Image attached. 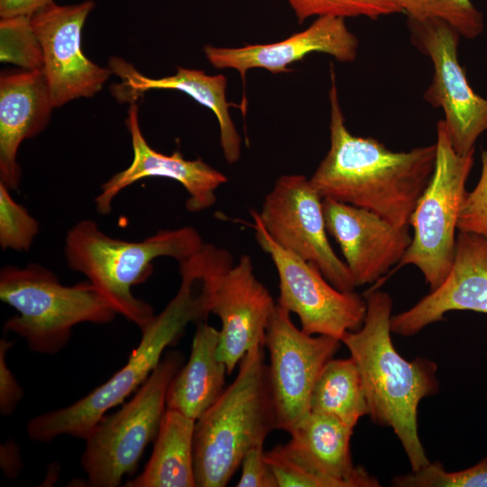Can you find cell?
<instances>
[{"label":"cell","mask_w":487,"mask_h":487,"mask_svg":"<svg viewBox=\"0 0 487 487\" xmlns=\"http://www.w3.org/2000/svg\"><path fill=\"white\" fill-rule=\"evenodd\" d=\"M310 411L334 416L351 427L368 415L360 371L354 359H330L312 390Z\"/></svg>","instance_id":"cell-24"},{"label":"cell","mask_w":487,"mask_h":487,"mask_svg":"<svg viewBox=\"0 0 487 487\" xmlns=\"http://www.w3.org/2000/svg\"><path fill=\"white\" fill-rule=\"evenodd\" d=\"M109 69L121 78L117 92L122 98L133 100L150 89H174L188 94L209 108L219 124L220 145L226 162L234 164L238 161L241 156V137L229 113L227 79L224 75H207L203 70L179 67L172 76L151 78L119 58L111 59Z\"/></svg>","instance_id":"cell-21"},{"label":"cell","mask_w":487,"mask_h":487,"mask_svg":"<svg viewBox=\"0 0 487 487\" xmlns=\"http://www.w3.org/2000/svg\"><path fill=\"white\" fill-rule=\"evenodd\" d=\"M354 432L337 418L310 411L280 445L284 453L326 487H377L378 480L354 466L350 452Z\"/></svg>","instance_id":"cell-19"},{"label":"cell","mask_w":487,"mask_h":487,"mask_svg":"<svg viewBox=\"0 0 487 487\" xmlns=\"http://www.w3.org/2000/svg\"><path fill=\"white\" fill-rule=\"evenodd\" d=\"M9 190L0 182V245L3 250L28 251L39 233V223Z\"/></svg>","instance_id":"cell-29"},{"label":"cell","mask_w":487,"mask_h":487,"mask_svg":"<svg viewBox=\"0 0 487 487\" xmlns=\"http://www.w3.org/2000/svg\"><path fill=\"white\" fill-rule=\"evenodd\" d=\"M193 283L181 281L176 296L142 330L127 363L90 393L59 409L32 418L26 430L32 440L49 442L68 435L86 439L105 413L142 385L161 362L166 347L175 344L190 322L207 319Z\"/></svg>","instance_id":"cell-5"},{"label":"cell","mask_w":487,"mask_h":487,"mask_svg":"<svg viewBox=\"0 0 487 487\" xmlns=\"http://www.w3.org/2000/svg\"><path fill=\"white\" fill-rule=\"evenodd\" d=\"M258 216L279 246L317 266L335 288L350 292L357 287L328 241L323 198L309 179L299 174L278 178Z\"/></svg>","instance_id":"cell-11"},{"label":"cell","mask_w":487,"mask_h":487,"mask_svg":"<svg viewBox=\"0 0 487 487\" xmlns=\"http://www.w3.org/2000/svg\"><path fill=\"white\" fill-rule=\"evenodd\" d=\"M366 313L362 326L341 338L358 366L368 415L373 423L392 428L408 456L411 472L428 460L418 436L420 400L438 392L437 365L427 358L404 359L395 349L391 334V297L381 290L365 295Z\"/></svg>","instance_id":"cell-2"},{"label":"cell","mask_w":487,"mask_h":487,"mask_svg":"<svg viewBox=\"0 0 487 487\" xmlns=\"http://www.w3.org/2000/svg\"><path fill=\"white\" fill-rule=\"evenodd\" d=\"M327 233L339 244L356 286L372 283L400 263L412 236L380 216L349 204L323 199Z\"/></svg>","instance_id":"cell-15"},{"label":"cell","mask_w":487,"mask_h":487,"mask_svg":"<svg viewBox=\"0 0 487 487\" xmlns=\"http://www.w3.org/2000/svg\"><path fill=\"white\" fill-rule=\"evenodd\" d=\"M407 25L412 44L431 60L434 68L424 99L443 110L455 152L467 154L474 151L478 138L487 133V98L472 88L459 63L460 33L439 18H408Z\"/></svg>","instance_id":"cell-10"},{"label":"cell","mask_w":487,"mask_h":487,"mask_svg":"<svg viewBox=\"0 0 487 487\" xmlns=\"http://www.w3.org/2000/svg\"><path fill=\"white\" fill-rule=\"evenodd\" d=\"M0 299L18 312L5 322L4 331L18 335L32 351L42 354L59 353L75 326L108 324L117 314L88 280L65 286L35 263L1 270Z\"/></svg>","instance_id":"cell-6"},{"label":"cell","mask_w":487,"mask_h":487,"mask_svg":"<svg viewBox=\"0 0 487 487\" xmlns=\"http://www.w3.org/2000/svg\"><path fill=\"white\" fill-rule=\"evenodd\" d=\"M219 338V330L198 322L189 358L170 383L166 409L197 421L221 396L227 369L218 357Z\"/></svg>","instance_id":"cell-22"},{"label":"cell","mask_w":487,"mask_h":487,"mask_svg":"<svg viewBox=\"0 0 487 487\" xmlns=\"http://www.w3.org/2000/svg\"><path fill=\"white\" fill-rule=\"evenodd\" d=\"M1 468L5 474L15 478L22 467L19 447L14 441H8L1 446Z\"/></svg>","instance_id":"cell-34"},{"label":"cell","mask_w":487,"mask_h":487,"mask_svg":"<svg viewBox=\"0 0 487 487\" xmlns=\"http://www.w3.org/2000/svg\"><path fill=\"white\" fill-rule=\"evenodd\" d=\"M299 23L310 17L342 18L363 16L372 20L402 13L391 0H285Z\"/></svg>","instance_id":"cell-27"},{"label":"cell","mask_w":487,"mask_h":487,"mask_svg":"<svg viewBox=\"0 0 487 487\" xmlns=\"http://www.w3.org/2000/svg\"><path fill=\"white\" fill-rule=\"evenodd\" d=\"M254 235L268 253L279 276L277 305L298 316L301 329L341 341L348 331L359 329L366 313L365 299L354 291L335 288L314 264L279 246L265 230L258 212L251 210Z\"/></svg>","instance_id":"cell-9"},{"label":"cell","mask_w":487,"mask_h":487,"mask_svg":"<svg viewBox=\"0 0 487 487\" xmlns=\"http://www.w3.org/2000/svg\"><path fill=\"white\" fill-rule=\"evenodd\" d=\"M52 108L42 70L25 69L1 75L0 182L9 189H16L20 184V144L45 128Z\"/></svg>","instance_id":"cell-20"},{"label":"cell","mask_w":487,"mask_h":487,"mask_svg":"<svg viewBox=\"0 0 487 487\" xmlns=\"http://www.w3.org/2000/svg\"><path fill=\"white\" fill-rule=\"evenodd\" d=\"M436 148L434 172L409 218L412 240L399 263L417 267L430 290L445 280L455 259V231L474 153L455 152L443 119L436 124Z\"/></svg>","instance_id":"cell-8"},{"label":"cell","mask_w":487,"mask_h":487,"mask_svg":"<svg viewBox=\"0 0 487 487\" xmlns=\"http://www.w3.org/2000/svg\"><path fill=\"white\" fill-rule=\"evenodd\" d=\"M358 45V39L347 27L345 18L320 16L304 31L278 42L239 48L206 45L204 52L212 66L235 69L244 81L249 69L285 72L289 65L312 52L328 54L340 62H352L356 59Z\"/></svg>","instance_id":"cell-18"},{"label":"cell","mask_w":487,"mask_h":487,"mask_svg":"<svg viewBox=\"0 0 487 487\" xmlns=\"http://www.w3.org/2000/svg\"><path fill=\"white\" fill-rule=\"evenodd\" d=\"M397 487H487V456L464 470L446 472L439 462H430L410 473L396 476Z\"/></svg>","instance_id":"cell-28"},{"label":"cell","mask_w":487,"mask_h":487,"mask_svg":"<svg viewBox=\"0 0 487 487\" xmlns=\"http://www.w3.org/2000/svg\"><path fill=\"white\" fill-rule=\"evenodd\" d=\"M482 169L477 184L464 198L457 230L487 238V147L481 155Z\"/></svg>","instance_id":"cell-30"},{"label":"cell","mask_w":487,"mask_h":487,"mask_svg":"<svg viewBox=\"0 0 487 487\" xmlns=\"http://www.w3.org/2000/svg\"><path fill=\"white\" fill-rule=\"evenodd\" d=\"M454 310L487 314V238L459 232L445 280L410 308L391 317V332L411 336Z\"/></svg>","instance_id":"cell-17"},{"label":"cell","mask_w":487,"mask_h":487,"mask_svg":"<svg viewBox=\"0 0 487 487\" xmlns=\"http://www.w3.org/2000/svg\"><path fill=\"white\" fill-rule=\"evenodd\" d=\"M341 344L332 336L307 334L293 324L289 311L276 305L264 346L270 356L268 372L277 429L289 433L310 413L314 385Z\"/></svg>","instance_id":"cell-12"},{"label":"cell","mask_w":487,"mask_h":487,"mask_svg":"<svg viewBox=\"0 0 487 487\" xmlns=\"http://www.w3.org/2000/svg\"><path fill=\"white\" fill-rule=\"evenodd\" d=\"M184 360L179 351L166 352L135 395L96 425L85 439L80 460L87 486H118L136 469L146 446L158 434L170 383Z\"/></svg>","instance_id":"cell-7"},{"label":"cell","mask_w":487,"mask_h":487,"mask_svg":"<svg viewBox=\"0 0 487 487\" xmlns=\"http://www.w3.org/2000/svg\"><path fill=\"white\" fill-rule=\"evenodd\" d=\"M54 0H0V16H29L53 3Z\"/></svg>","instance_id":"cell-33"},{"label":"cell","mask_w":487,"mask_h":487,"mask_svg":"<svg viewBox=\"0 0 487 487\" xmlns=\"http://www.w3.org/2000/svg\"><path fill=\"white\" fill-rule=\"evenodd\" d=\"M408 18L425 20L439 18L453 27L465 39L478 37L484 29L482 14L472 0H391Z\"/></svg>","instance_id":"cell-25"},{"label":"cell","mask_w":487,"mask_h":487,"mask_svg":"<svg viewBox=\"0 0 487 487\" xmlns=\"http://www.w3.org/2000/svg\"><path fill=\"white\" fill-rule=\"evenodd\" d=\"M201 296L208 314L221 321L218 357L231 374L250 349L264 346L277 304L255 277L252 259L245 254Z\"/></svg>","instance_id":"cell-14"},{"label":"cell","mask_w":487,"mask_h":487,"mask_svg":"<svg viewBox=\"0 0 487 487\" xmlns=\"http://www.w3.org/2000/svg\"><path fill=\"white\" fill-rule=\"evenodd\" d=\"M330 74V146L310 182L323 199L364 208L399 227L409 226L434 172L436 143L394 152L374 138L353 134L345 124L333 68Z\"/></svg>","instance_id":"cell-1"},{"label":"cell","mask_w":487,"mask_h":487,"mask_svg":"<svg viewBox=\"0 0 487 487\" xmlns=\"http://www.w3.org/2000/svg\"><path fill=\"white\" fill-rule=\"evenodd\" d=\"M203 243L199 233L189 226L160 230L139 242L124 241L106 234L95 221L86 219L69 230L65 257L68 266L85 275L117 314L142 331L156 315L131 288L148 280L153 260L168 256L181 262Z\"/></svg>","instance_id":"cell-3"},{"label":"cell","mask_w":487,"mask_h":487,"mask_svg":"<svg viewBox=\"0 0 487 487\" xmlns=\"http://www.w3.org/2000/svg\"><path fill=\"white\" fill-rule=\"evenodd\" d=\"M0 32L3 62L14 63L26 70H42V51L31 17H2Z\"/></svg>","instance_id":"cell-26"},{"label":"cell","mask_w":487,"mask_h":487,"mask_svg":"<svg viewBox=\"0 0 487 487\" xmlns=\"http://www.w3.org/2000/svg\"><path fill=\"white\" fill-rule=\"evenodd\" d=\"M253 346L239 363L234 381L196 421L194 468L199 487H224L244 455L276 428L268 363Z\"/></svg>","instance_id":"cell-4"},{"label":"cell","mask_w":487,"mask_h":487,"mask_svg":"<svg viewBox=\"0 0 487 487\" xmlns=\"http://www.w3.org/2000/svg\"><path fill=\"white\" fill-rule=\"evenodd\" d=\"M14 343L5 337L0 340V411L11 415L23 396V391L6 364V353Z\"/></svg>","instance_id":"cell-32"},{"label":"cell","mask_w":487,"mask_h":487,"mask_svg":"<svg viewBox=\"0 0 487 487\" xmlns=\"http://www.w3.org/2000/svg\"><path fill=\"white\" fill-rule=\"evenodd\" d=\"M196 421L166 409L151 458L126 487H195L194 431Z\"/></svg>","instance_id":"cell-23"},{"label":"cell","mask_w":487,"mask_h":487,"mask_svg":"<svg viewBox=\"0 0 487 487\" xmlns=\"http://www.w3.org/2000/svg\"><path fill=\"white\" fill-rule=\"evenodd\" d=\"M94 7L92 0L64 5L53 2L31 16L54 107L94 96L112 73L88 60L81 50L82 29Z\"/></svg>","instance_id":"cell-13"},{"label":"cell","mask_w":487,"mask_h":487,"mask_svg":"<svg viewBox=\"0 0 487 487\" xmlns=\"http://www.w3.org/2000/svg\"><path fill=\"white\" fill-rule=\"evenodd\" d=\"M263 445L251 448L242 460L238 487H278L275 476L264 457Z\"/></svg>","instance_id":"cell-31"},{"label":"cell","mask_w":487,"mask_h":487,"mask_svg":"<svg viewBox=\"0 0 487 487\" xmlns=\"http://www.w3.org/2000/svg\"><path fill=\"white\" fill-rule=\"evenodd\" d=\"M133 159L125 170L115 173L101 186L96 198V208L100 215L111 212L112 202L124 188L150 177L174 179L188 194L186 208L199 212L210 208L216 202V190L227 182V177L212 168L200 158L186 160L179 151L166 155L153 150L142 135L138 121V106L132 103L126 118Z\"/></svg>","instance_id":"cell-16"}]
</instances>
